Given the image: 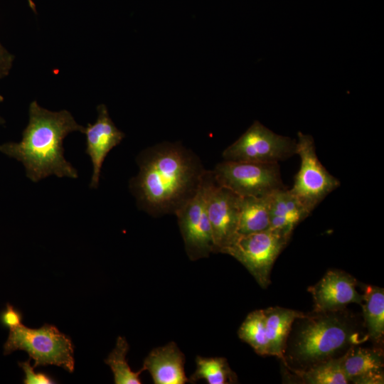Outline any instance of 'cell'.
Segmentation results:
<instances>
[{"label": "cell", "mask_w": 384, "mask_h": 384, "mask_svg": "<svg viewBox=\"0 0 384 384\" xmlns=\"http://www.w3.org/2000/svg\"><path fill=\"white\" fill-rule=\"evenodd\" d=\"M139 173L129 188L141 210L159 217L175 214L198 191L206 170L198 156L179 142H162L137 157Z\"/></svg>", "instance_id": "cell-1"}, {"label": "cell", "mask_w": 384, "mask_h": 384, "mask_svg": "<svg viewBox=\"0 0 384 384\" xmlns=\"http://www.w3.org/2000/svg\"><path fill=\"white\" fill-rule=\"evenodd\" d=\"M84 129L68 110L51 112L33 101L21 141L0 145V151L21 161L33 182L50 175L76 178L77 170L64 157L63 142L68 134Z\"/></svg>", "instance_id": "cell-2"}, {"label": "cell", "mask_w": 384, "mask_h": 384, "mask_svg": "<svg viewBox=\"0 0 384 384\" xmlns=\"http://www.w3.org/2000/svg\"><path fill=\"white\" fill-rule=\"evenodd\" d=\"M342 311L316 313L305 320L294 339L293 356L309 367L329 358L349 345L359 343L358 335Z\"/></svg>", "instance_id": "cell-3"}, {"label": "cell", "mask_w": 384, "mask_h": 384, "mask_svg": "<svg viewBox=\"0 0 384 384\" xmlns=\"http://www.w3.org/2000/svg\"><path fill=\"white\" fill-rule=\"evenodd\" d=\"M22 350L34 360L33 368L54 365L73 373L75 366L74 346L70 336L55 326L44 324L31 329L21 324L11 329L4 345V354Z\"/></svg>", "instance_id": "cell-4"}, {"label": "cell", "mask_w": 384, "mask_h": 384, "mask_svg": "<svg viewBox=\"0 0 384 384\" xmlns=\"http://www.w3.org/2000/svg\"><path fill=\"white\" fill-rule=\"evenodd\" d=\"M215 182L240 197L269 196L286 188L278 163L223 160L212 171Z\"/></svg>", "instance_id": "cell-5"}, {"label": "cell", "mask_w": 384, "mask_h": 384, "mask_svg": "<svg viewBox=\"0 0 384 384\" xmlns=\"http://www.w3.org/2000/svg\"><path fill=\"white\" fill-rule=\"evenodd\" d=\"M296 154L300 157V167L289 190L310 214L341 183L319 161L311 135L298 132Z\"/></svg>", "instance_id": "cell-6"}, {"label": "cell", "mask_w": 384, "mask_h": 384, "mask_svg": "<svg viewBox=\"0 0 384 384\" xmlns=\"http://www.w3.org/2000/svg\"><path fill=\"white\" fill-rule=\"evenodd\" d=\"M289 239L267 229L261 232L238 235L223 253L233 257L253 276L262 288L270 283L272 267Z\"/></svg>", "instance_id": "cell-7"}, {"label": "cell", "mask_w": 384, "mask_h": 384, "mask_svg": "<svg viewBox=\"0 0 384 384\" xmlns=\"http://www.w3.org/2000/svg\"><path fill=\"white\" fill-rule=\"evenodd\" d=\"M297 152V141L274 133L258 121L223 151L228 161L278 163Z\"/></svg>", "instance_id": "cell-8"}, {"label": "cell", "mask_w": 384, "mask_h": 384, "mask_svg": "<svg viewBox=\"0 0 384 384\" xmlns=\"http://www.w3.org/2000/svg\"><path fill=\"white\" fill-rule=\"evenodd\" d=\"M241 197L219 186L212 171L207 172L206 206L210 225L213 252H221L238 236Z\"/></svg>", "instance_id": "cell-9"}, {"label": "cell", "mask_w": 384, "mask_h": 384, "mask_svg": "<svg viewBox=\"0 0 384 384\" xmlns=\"http://www.w3.org/2000/svg\"><path fill=\"white\" fill-rule=\"evenodd\" d=\"M207 172L208 170L194 196L175 213L186 254L192 261L207 257L213 252L211 228L206 206Z\"/></svg>", "instance_id": "cell-10"}, {"label": "cell", "mask_w": 384, "mask_h": 384, "mask_svg": "<svg viewBox=\"0 0 384 384\" xmlns=\"http://www.w3.org/2000/svg\"><path fill=\"white\" fill-rule=\"evenodd\" d=\"M357 284L353 277L342 270L328 271L309 289L314 299V312L338 311L352 303L361 304L363 294L357 291Z\"/></svg>", "instance_id": "cell-11"}, {"label": "cell", "mask_w": 384, "mask_h": 384, "mask_svg": "<svg viewBox=\"0 0 384 384\" xmlns=\"http://www.w3.org/2000/svg\"><path fill=\"white\" fill-rule=\"evenodd\" d=\"M97 118L94 124L88 123L85 127L86 137L85 153L92 164V175L90 187L98 186L101 169L108 153L117 146L124 137L111 119L107 107L100 105L97 107Z\"/></svg>", "instance_id": "cell-12"}, {"label": "cell", "mask_w": 384, "mask_h": 384, "mask_svg": "<svg viewBox=\"0 0 384 384\" xmlns=\"http://www.w3.org/2000/svg\"><path fill=\"white\" fill-rule=\"evenodd\" d=\"M185 356L176 343L153 349L143 363L155 384H184L188 382L185 371Z\"/></svg>", "instance_id": "cell-13"}, {"label": "cell", "mask_w": 384, "mask_h": 384, "mask_svg": "<svg viewBox=\"0 0 384 384\" xmlns=\"http://www.w3.org/2000/svg\"><path fill=\"white\" fill-rule=\"evenodd\" d=\"M343 356V368L349 383H384L383 354L381 349L351 346Z\"/></svg>", "instance_id": "cell-14"}, {"label": "cell", "mask_w": 384, "mask_h": 384, "mask_svg": "<svg viewBox=\"0 0 384 384\" xmlns=\"http://www.w3.org/2000/svg\"><path fill=\"white\" fill-rule=\"evenodd\" d=\"M309 213L289 189L272 193L270 206V228L290 239L296 226Z\"/></svg>", "instance_id": "cell-15"}, {"label": "cell", "mask_w": 384, "mask_h": 384, "mask_svg": "<svg viewBox=\"0 0 384 384\" xmlns=\"http://www.w3.org/2000/svg\"><path fill=\"white\" fill-rule=\"evenodd\" d=\"M269 346V355L284 359L286 343L292 326L297 319L306 315L303 312L279 306L263 309Z\"/></svg>", "instance_id": "cell-16"}, {"label": "cell", "mask_w": 384, "mask_h": 384, "mask_svg": "<svg viewBox=\"0 0 384 384\" xmlns=\"http://www.w3.org/2000/svg\"><path fill=\"white\" fill-rule=\"evenodd\" d=\"M272 195L241 197L239 235L261 232L270 228V206Z\"/></svg>", "instance_id": "cell-17"}, {"label": "cell", "mask_w": 384, "mask_h": 384, "mask_svg": "<svg viewBox=\"0 0 384 384\" xmlns=\"http://www.w3.org/2000/svg\"><path fill=\"white\" fill-rule=\"evenodd\" d=\"M363 313L366 336L380 342L384 335V291L383 288L368 285L363 294Z\"/></svg>", "instance_id": "cell-18"}, {"label": "cell", "mask_w": 384, "mask_h": 384, "mask_svg": "<svg viewBox=\"0 0 384 384\" xmlns=\"http://www.w3.org/2000/svg\"><path fill=\"white\" fill-rule=\"evenodd\" d=\"M196 369L188 382L195 383L203 379L209 384H230L237 382V375L230 368L227 360L222 357L205 358L197 356Z\"/></svg>", "instance_id": "cell-19"}, {"label": "cell", "mask_w": 384, "mask_h": 384, "mask_svg": "<svg viewBox=\"0 0 384 384\" xmlns=\"http://www.w3.org/2000/svg\"><path fill=\"white\" fill-rule=\"evenodd\" d=\"M342 356L312 365L306 370L297 371L304 383L309 384H346L348 379L343 368Z\"/></svg>", "instance_id": "cell-20"}, {"label": "cell", "mask_w": 384, "mask_h": 384, "mask_svg": "<svg viewBox=\"0 0 384 384\" xmlns=\"http://www.w3.org/2000/svg\"><path fill=\"white\" fill-rule=\"evenodd\" d=\"M238 337L259 355H269L265 318L263 309L250 312L238 329Z\"/></svg>", "instance_id": "cell-21"}, {"label": "cell", "mask_w": 384, "mask_h": 384, "mask_svg": "<svg viewBox=\"0 0 384 384\" xmlns=\"http://www.w3.org/2000/svg\"><path fill=\"white\" fill-rule=\"evenodd\" d=\"M129 344L124 337L119 336L116 345L105 363L108 365L113 374L116 384H140V374L144 371L142 368L139 371L134 372L130 368L126 358L129 351Z\"/></svg>", "instance_id": "cell-22"}, {"label": "cell", "mask_w": 384, "mask_h": 384, "mask_svg": "<svg viewBox=\"0 0 384 384\" xmlns=\"http://www.w3.org/2000/svg\"><path fill=\"white\" fill-rule=\"evenodd\" d=\"M18 366L25 373L23 383L25 384H53L56 382L48 375L44 373H35L30 364V359L27 361L19 362Z\"/></svg>", "instance_id": "cell-23"}, {"label": "cell", "mask_w": 384, "mask_h": 384, "mask_svg": "<svg viewBox=\"0 0 384 384\" xmlns=\"http://www.w3.org/2000/svg\"><path fill=\"white\" fill-rule=\"evenodd\" d=\"M21 312L9 303H6L5 309L0 314L1 324L11 330L21 325Z\"/></svg>", "instance_id": "cell-24"}, {"label": "cell", "mask_w": 384, "mask_h": 384, "mask_svg": "<svg viewBox=\"0 0 384 384\" xmlns=\"http://www.w3.org/2000/svg\"><path fill=\"white\" fill-rule=\"evenodd\" d=\"M14 58V56L0 43V78L9 74Z\"/></svg>", "instance_id": "cell-25"}, {"label": "cell", "mask_w": 384, "mask_h": 384, "mask_svg": "<svg viewBox=\"0 0 384 384\" xmlns=\"http://www.w3.org/2000/svg\"><path fill=\"white\" fill-rule=\"evenodd\" d=\"M3 100H4V97L1 95H0V103L3 102ZM4 119L0 117V124H4Z\"/></svg>", "instance_id": "cell-26"}]
</instances>
